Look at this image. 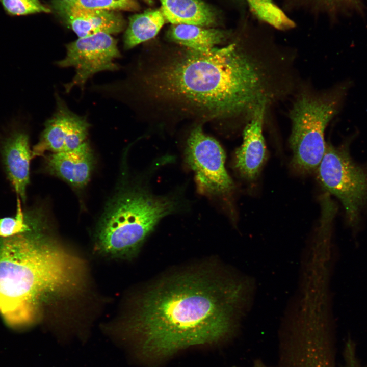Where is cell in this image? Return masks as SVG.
<instances>
[{
    "label": "cell",
    "instance_id": "obj_3",
    "mask_svg": "<svg viewBox=\"0 0 367 367\" xmlns=\"http://www.w3.org/2000/svg\"><path fill=\"white\" fill-rule=\"evenodd\" d=\"M35 229L0 238V315L12 327L33 323L43 303L81 283L77 259Z\"/></svg>",
    "mask_w": 367,
    "mask_h": 367
},
{
    "label": "cell",
    "instance_id": "obj_8",
    "mask_svg": "<svg viewBox=\"0 0 367 367\" xmlns=\"http://www.w3.org/2000/svg\"><path fill=\"white\" fill-rule=\"evenodd\" d=\"M64 58L56 62L61 67H72L75 74L65 86L69 92L74 87L83 89L88 79L103 71H114L119 66L114 62L120 57L117 40L111 34L100 33L78 38L66 45Z\"/></svg>",
    "mask_w": 367,
    "mask_h": 367
},
{
    "label": "cell",
    "instance_id": "obj_11",
    "mask_svg": "<svg viewBox=\"0 0 367 367\" xmlns=\"http://www.w3.org/2000/svg\"><path fill=\"white\" fill-rule=\"evenodd\" d=\"M266 108L258 109L249 121L243 132V143L235 154V167L243 177L249 180L256 178L266 159L263 134Z\"/></svg>",
    "mask_w": 367,
    "mask_h": 367
},
{
    "label": "cell",
    "instance_id": "obj_18",
    "mask_svg": "<svg viewBox=\"0 0 367 367\" xmlns=\"http://www.w3.org/2000/svg\"><path fill=\"white\" fill-rule=\"evenodd\" d=\"M17 197L16 213L12 217L0 218V238H7L30 232L38 227L41 216L37 212L23 211Z\"/></svg>",
    "mask_w": 367,
    "mask_h": 367
},
{
    "label": "cell",
    "instance_id": "obj_21",
    "mask_svg": "<svg viewBox=\"0 0 367 367\" xmlns=\"http://www.w3.org/2000/svg\"><path fill=\"white\" fill-rule=\"evenodd\" d=\"M5 12L11 16L49 13L50 9L39 0H0Z\"/></svg>",
    "mask_w": 367,
    "mask_h": 367
},
{
    "label": "cell",
    "instance_id": "obj_17",
    "mask_svg": "<svg viewBox=\"0 0 367 367\" xmlns=\"http://www.w3.org/2000/svg\"><path fill=\"white\" fill-rule=\"evenodd\" d=\"M253 15L258 20L280 30L295 26L294 21L273 0H245Z\"/></svg>",
    "mask_w": 367,
    "mask_h": 367
},
{
    "label": "cell",
    "instance_id": "obj_6",
    "mask_svg": "<svg viewBox=\"0 0 367 367\" xmlns=\"http://www.w3.org/2000/svg\"><path fill=\"white\" fill-rule=\"evenodd\" d=\"M317 169L323 187L340 200L349 220L355 222L367 200V171L352 160L347 143L327 144Z\"/></svg>",
    "mask_w": 367,
    "mask_h": 367
},
{
    "label": "cell",
    "instance_id": "obj_10",
    "mask_svg": "<svg viewBox=\"0 0 367 367\" xmlns=\"http://www.w3.org/2000/svg\"><path fill=\"white\" fill-rule=\"evenodd\" d=\"M53 6L79 38L100 33L116 34L125 27V21L117 11L71 8L60 0L54 1Z\"/></svg>",
    "mask_w": 367,
    "mask_h": 367
},
{
    "label": "cell",
    "instance_id": "obj_24",
    "mask_svg": "<svg viewBox=\"0 0 367 367\" xmlns=\"http://www.w3.org/2000/svg\"><path fill=\"white\" fill-rule=\"evenodd\" d=\"M350 367H353V366H352V365H350Z\"/></svg>",
    "mask_w": 367,
    "mask_h": 367
},
{
    "label": "cell",
    "instance_id": "obj_25",
    "mask_svg": "<svg viewBox=\"0 0 367 367\" xmlns=\"http://www.w3.org/2000/svg\"><path fill=\"white\" fill-rule=\"evenodd\" d=\"M65 1H69V0H65Z\"/></svg>",
    "mask_w": 367,
    "mask_h": 367
},
{
    "label": "cell",
    "instance_id": "obj_9",
    "mask_svg": "<svg viewBox=\"0 0 367 367\" xmlns=\"http://www.w3.org/2000/svg\"><path fill=\"white\" fill-rule=\"evenodd\" d=\"M56 103L55 113L46 122L40 140L32 151V158L46 151H69L87 141L90 124L86 119L70 110L57 94Z\"/></svg>",
    "mask_w": 367,
    "mask_h": 367
},
{
    "label": "cell",
    "instance_id": "obj_20",
    "mask_svg": "<svg viewBox=\"0 0 367 367\" xmlns=\"http://www.w3.org/2000/svg\"><path fill=\"white\" fill-rule=\"evenodd\" d=\"M65 5L86 10L137 11L140 10L137 0H60Z\"/></svg>",
    "mask_w": 367,
    "mask_h": 367
},
{
    "label": "cell",
    "instance_id": "obj_19",
    "mask_svg": "<svg viewBox=\"0 0 367 367\" xmlns=\"http://www.w3.org/2000/svg\"><path fill=\"white\" fill-rule=\"evenodd\" d=\"M292 6L317 14L334 15L358 10L362 0H284ZM289 4V5H290Z\"/></svg>",
    "mask_w": 367,
    "mask_h": 367
},
{
    "label": "cell",
    "instance_id": "obj_22",
    "mask_svg": "<svg viewBox=\"0 0 367 367\" xmlns=\"http://www.w3.org/2000/svg\"><path fill=\"white\" fill-rule=\"evenodd\" d=\"M143 1L149 5H152L154 3L153 0H143Z\"/></svg>",
    "mask_w": 367,
    "mask_h": 367
},
{
    "label": "cell",
    "instance_id": "obj_16",
    "mask_svg": "<svg viewBox=\"0 0 367 367\" xmlns=\"http://www.w3.org/2000/svg\"><path fill=\"white\" fill-rule=\"evenodd\" d=\"M166 22L161 8L132 15L124 36V48L131 49L154 38Z\"/></svg>",
    "mask_w": 367,
    "mask_h": 367
},
{
    "label": "cell",
    "instance_id": "obj_12",
    "mask_svg": "<svg viewBox=\"0 0 367 367\" xmlns=\"http://www.w3.org/2000/svg\"><path fill=\"white\" fill-rule=\"evenodd\" d=\"M45 163L50 173L73 187L82 188L89 181L94 158L89 143L86 141L74 149L49 154Z\"/></svg>",
    "mask_w": 367,
    "mask_h": 367
},
{
    "label": "cell",
    "instance_id": "obj_7",
    "mask_svg": "<svg viewBox=\"0 0 367 367\" xmlns=\"http://www.w3.org/2000/svg\"><path fill=\"white\" fill-rule=\"evenodd\" d=\"M185 159L201 192L220 196L233 190V182L225 166L224 150L217 140L204 133L201 125L194 128L188 137Z\"/></svg>",
    "mask_w": 367,
    "mask_h": 367
},
{
    "label": "cell",
    "instance_id": "obj_5",
    "mask_svg": "<svg viewBox=\"0 0 367 367\" xmlns=\"http://www.w3.org/2000/svg\"><path fill=\"white\" fill-rule=\"evenodd\" d=\"M352 82L341 83L320 94L301 92L290 113L292 133L290 138L295 167L304 172L317 168L326 150L325 129L339 112Z\"/></svg>",
    "mask_w": 367,
    "mask_h": 367
},
{
    "label": "cell",
    "instance_id": "obj_14",
    "mask_svg": "<svg viewBox=\"0 0 367 367\" xmlns=\"http://www.w3.org/2000/svg\"><path fill=\"white\" fill-rule=\"evenodd\" d=\"M167 22L208 27L217 20L214 10L202 0H159Z\"/></svg>",
    "mask_w": 367,
    "mask_h": 367
},
{
    "label": "cell",
    "instance_id": "obj_1",
    "mask_svg": "<svg viewBox=\"0 0 367 367\" xmlns=\"http://www.w3.org/2000/svg\"><path fill=\"white\" fill-rule=\"evenodd\" d=\"M270 68L235 43L206 51L185 48L142 77L154 102L184 116L206 119L240 115L250 120L276 95Z\"/></svg>",
    "mask_w": 367,
    "mask_h": 367
},
{
    "label": "cell",
    "instance_id": "obj_4",
    "mask_svg": "<svg viewBox=\"0 0 367 367\" xmlns=\"http://www.w3.org/2000/svg\"><path fill=\"white\" fill-rule=\"evenodd\" d=\"M181 204L175 195H155L141 186L128 187L109 203L100 220V249L114 256H134L159 222L177 212Z\"/></svg>",
    "mask_w": 367,
    "mask_h": 367
},
{
    "label": "cell",
    "instance_id": "obj_2",
    "mask_svg": "<svg viewBox=\"0 0 367 367\" xmlns=\"http://www.w3.org/2000/svg\"><path fill=\"white\" fill-rule=\"evenodd\" d=\"M208 269L171 276L143 296L125 326L139 357L159 361L228 333L234 289Z\"/></svg>",
    "mask_w": 367,
    "mask_h": 367
},
{
    "label": "cell",
    "instance_id": "obj_13",
    "mask_svg": "<svg viewBox=\"0 0 367 367\" xmlns=\"http://www.w3.org/2000/svg\"><path fill=\"white\" fill-rule=\"evenodd\" d=\"M2 154L9 180L17 197L24 202L32 159L28 135L20 131L13 133L4 141Z\"/></svg>",
    "mask_w": 367,
    "mask_h": 367
},
{
    "label": "cell",
    "instance_id": "obj_23",
    "mask_svg": "<svg viewBox=\"0 0 367 367\" xmlns=\"http://www.w3.org/2000/svg\"><path fill=\"white\" fill-rule=\"evenodd\" d=\"M255 367H264V366H261L260 365H257L255 366Z\"/></svg>",
    "mask_w": 367,
    "mask_h": 367
},
{
    "label": "cell",
    "instance_id": "obj_15",
    "mask_svg": "<svg viewBox=\"0 0 367 367\" xmlns=\"http://www.w3.org/2000/svg\"><path fill=\"white\" fill-rule=\"evenodd\" d=\"M229 33L214 28L194 24H172L167 31V38L185 48L199 51H208L223 42Z\"/></svg>",
    "mask_w": 367,
    "mask_h": 367
}]
</instances>
